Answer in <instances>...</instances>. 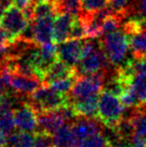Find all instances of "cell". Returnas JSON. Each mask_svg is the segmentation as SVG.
I'll list each match as a JSON object with an SVG mask.
<instances>
[{
	"label": "cell",
	"mask_w": 146,
	"mask_h": 147,
	"mask_svg": "<svg viewBox=\"0 0 146 147\" xmlns=\"http://www.w3.org/2000/svg\"><path fill=\"white\" fill-rule=\"evenodd\" d=\"M72 129L77 140V144H81L89 137L101 132L102 126L96 118L78 117L73 122Z\"/></svg>",
	"instance_id": "cell-11"
},
{
	"label": "cell",
	"mask_w": 146,
	"mask_h": 147,
	"mask_svg": "<svg viewBox=\"0 0 146 147\" xmlns=\"http://www.w3.org/2000/svg\"><path fill=\"white\" fill-rule=\"evenodd\" d=\"M109 4V0H82L81 14H90L103 9Z\"/></svg>",
	"instance_id": "cell-26"
},
{
	"label": "cell",
	"mask_w": 146,
	"mask_h": 147,
	"mask_svg": "<svg viewBox=\"0 0 146 147\" xmlns=\"http://www.w3.org/2000/svg\"><path fill=\"white\" fill-rule=\"evenodd\" d=\"M134 73L129 78L121 81L125 89L133 95L136 107L146 106V59L134 58L132 60Z\"/></svg>",
	"instance_id": "cell-5"
},
{
	"label": "cell",
	"mask_w": 146,
	"mask_h": 147,
	"mask_svg": "<svg viewBox=\"0 0 146 147\" xmlns=\"http://www.w3.org/2000/svg\"><path fill=\"white\" fill-rule=\"evenodd\" d=\"M54 147H70L77 144L75 134L70 124H63L53 134Z\"/></svg>",
	"instance_id": "cell-16"
},
{
	"label": "cell",
	"mask_w": 146,
	"mask_h": 147,
	"mask_svg": "<svg viewBox=\"0 0 146 147\" xmlns=\"http://www.w3.org/2000/svg\"><path fill=\"white\" fill-rule=\"evenodd\" d=\"M123 18L124 17L122 15H119L117 13H112L109 16H107L103 21V23H102V32H103V34H107V33L118 30Z\"/></svg>",
	"instance_id": "cell-25"
},
{
	"label": "cell",
	"mask_w": 146,
	"mask_h": 147,
	"mask_svg": "<svg viewBox=\"0 0 146 147\" xmlns=\"http://www.w3.org/2000/svg\"><path fill=\"white\" fill-rule=\"evenodd\" d=\"M2 114L0 117V129L6 134L10 135L16 128L14 119V109H1Z\"/></svg>",
	"instance_id": "cell-20"
},
{
	"label": "cell",
	"mask_w": 146,
	"mask_h": 147,
	"mask_svg": "<svg viewBox=\"0 0 146 147\" xmlns=\"http://www.w3.org/2000/svg\"><path fill=\"white\" fill-rule=\"evenodd\" d=\"M104 81V71L87 75H77L68 95L70 102H76L91 97L99 96L103 88Z\"/></svg>",
	"instance_id": "cell-2"
},
{
	"label": "cell",
	"mask_w": 146,
	"mask_h": 147,
	"mask_svg": "<svg viewBox=\"0 0 146 147\" xmlns=\"http://www.w3.org/2000/svg\"><path fill=\"white\" fill-rule=\"evenodd\" d=\"M7 144L10 147H33L34 135L30 132H13L8 135Z\"/></svg>",
	"instance_id": "cell-19"
},
{
	"label": "cell",
	"mask_w": 146,
	"mask_h": 147,
	"mask_svg": "<svg viewBox=\"0 0 146 147\" xmlns=\"http://www.w3.org/2000/svg\"><path fill=\"white\" fill-rule=\"evenodd\" d=\"M75 16L69 13H58L54 18L53 25V41L56 44L68 40L71 28L75 21Z\"/></svg>",
	"instance_id": "cell-12"
},
{
	"label": "cell",
	"mask_w": 146,
	"mask_h": 147,
	"mask_svg": "<svg viewBox=\"0 0 146 147\" xmlns=\"http://www.w3.org/2000/svg\"><path fill=\"white\" fill-rule=\"evenodd\" d=\"M130 147H146V137L134 133L130 140Z\"/></svg>",
	"instance_id": "cell-31"
},
{
	"label": "cell",
	"mask_w": 146,
	"mask_h": 147,
	"mask_svg": "<svg viewBox=\"0 0 146 147\" xmlns=\"http://www.w3.org/2000/svg\"><path fill=\"white\" fill-rule=\"evenodd\" d=\"M4 147H10L9 145H8V144H7V145H6V146H4Z\"/></svg>",
	"instance_id": "cell-39"
},
{
	"label": "cell",
	"mask_w": 146,
	"mask_h": 147,
	"mask_svg": "<svg viewBox=\"0 0 146 147\" xmlns=\"http://www.w3.org/2000/svg\"><path fill=\"white\" fill-rule=\"evenodd\" d=\"M57 55L59 60L75 68L81 60L82 39H68L57 44Z\"/></svg>",
	"instance_id": "cell-9"
},
{
	"label": "cell",
	"mask_w": 146,
	"mask_h": 147,
	"mask_svg": "<svg viewBox=\"0 0 146 147\" xmlns=\"http://www.w3.org/2000/svg\"><path fill=\"white\" fill-rule=\"evenodd\" d=\"M75 75H77L75 68L71 67V66L65 64L64 62H62L61 60L57 59L47 69L46 73L44 75L43 83L48 84L52 81H56V80L71 77V76Z\"/></svg>",
	"instance_id": "cell-15"
},
{
	"label": "cell",
	"mask_w": 146,
	"mask_h": 147,
	"mask_svg": "<svg viewBox=\"0 0 146 147\" xmlns=\"http://www.w3.org/2000/svg\"><path fill=\"white\" fill-rule=\"evenodd\" d=\"M142 22H143V31H144L146 34V21H142Z\"/></svg>",
	"instance_id": "cell-35"
},
{
	"label": "cell",
	"mask_w": 146,
	"mask_h": 147,
	"mask_svg": "<svg viewBox=\"0 0 146 147\" xmlns=\"http://www.w3.org/2000/svg\"><path fill=\"white\" fill-rule=\"evenodd\" d=\"M111 67H115L110 63L101 46V43L92 52L82 57L78 65L75 67L77 75H87L99 71H109Z\"/></svg>",
	"instance_id": "cell-6"
},
{
	"label": "cell",
	"mask_w": 146,
	"mask_h": 147,
	"mask_svg": "<svg viewBox=\"0 0 146 147\" xmlns=\"http://www.w3.org/2000/svg\"><path fill=\"white\" fill-rule=\"evenodd\" d=\"M131 122L134 127L135 134L146 137V110L137 109L130 116Z\"/></svg>",
	"instance_id": "cell-21"
},
{
	"label": "cell",
	"mask_w": 146,
	"mask_h": 147,
	"mask_svg": "<svg viewBox=\"0 0 146 147\" xmlns=\"http://www.w3.org/2000/svg\"><path fill=\"white\" fill-rule=\"evenodd\" d=\"M12 71V70H11ZM43 81L37 77H29L12 71L11 80H10V88L17 94L30 95L36 90Z\"/></svg>",
	"instance_id": "cell-13"
},
{
	"label": "cell",
	"mask_w": 146,
	"mask_h": 147,
	"mask_svg": "<svg viewBox=\"0 0 146 147\" xmlns=\"http://www.w3.org/2000/svg\"><path fill=\"white\" fill-rule=\"evenodd\" d=\"M129 2H130V0H109V6L112 8L115 13L125 17L127 15Z\"/></svg>",
	"instance_id": "cell-30"
},
{
	"label": "cell",
	"mask_w": 146,
	"mask_h": 147,
	"mask_svg": "<svg viewBox=\"0 0 146 147\" xmlns=\"http://www.w3.org/2000/svg\"><path fill=\"white\" fill-rule=\"evenodd\" d=\"M64 119L61 117L56 109L40 112L38 113V129L37 130H41L53 135L55 131L64 124Z\"/></svg>",
	"instance_id": "cell-14"
},
{
	"label": "cell",
	"mask_w": 146,
	"mask_h": 147,
	"mask_svg": "<svg viewBox=\"0 0 146 147\" xmlns=\"http://www.w3.org/2000/svg\"><path fill=\"white\" fill-rule=\"evenodd\" d=\"M0 23L14 42L21 35L29 21L24 15L23 10L13 4L0 17Z\"/></svg>",
	"instance_id": "cell-7"
},
{
	"label": "cell",
	"mask_w": 146,
	"mask_h": 147,
	"mask_svg": "<svg viewBox=\"0 0 146 147\" xmlns=\"http://www.w3.org/2000/svg\"><path fill=\"white\" fill-rule=\"evenodd\" d=\"M70 147H81L80 145H78V144H75V145H73V146H70Z\"/></svg>",
	"instance_id": "cell-37"
},
{
	"label": "cell",
	"mask_w": 146,
	"mask_h": 147,
	"mask_svg": "<svg viewBox=\"0 0 146 147\" xmlns=\"http://www.w3.org/2000/svg\"><path fill=\"white\" fill-rule=\"evenodd\" d=\"M128 35V34H127ZM129 47L134 58H145L146 34L143 30L129 34Z\"/></svg>",
	"instance_id": "cell-17"
},
{
	"label": "cell",
	"mask_w": 146,
	"mask_h": 147,
	"mask_svg": "<svg viewBox=\"0 0 146 147\" xmlns=\"http://www.w3.org/2000/svg\"><path fill=\"white\" fill-rule=\"evenodd\" d=\"M104 147H114V146H113V145H112V144H110V143H109V142H108V144H106V145H105V146H104Z\"/></svg>",
	"instance_id": "cell-36"
},
{
	"label": "cell",
	"mask_w": 146,
	"mask_h": 147,
	"mask_svg": "<svg viewBox=\"0 0 146 147\" xmlns=\"http://www.w3.org/2000/svg\"><path fill=\"white\" fill-rule=\"evenodd\" d=\"M54 6L56 14L69 13L78 17L81 13L82 0H56Z\"/></svg>",
	"instance_id": "cell-18"
},
{
	"label": "cell",
	"mask_w": 146,
	"mask_h": 147,
	"mask_svg": "<svg viewBox=\"0 0 146 147\" xmlns=\"http://www.w3.org/2000/svg\"><path fill=\"white\" fill-rule=\"evenodd\" d=\"M35 3H42V2H50V3H55L56 0H34Z\"/></svg>",
	"instance_id": "cell-34"
},
{
	"label": "cell",
	"mask_w": 146,
	"mask_h": 147,
	"mask_svg": "<svg viewBox=\"0 0 146 147\" xmlns=\"http://www.w3.org/2000/svg\"><path fill=\"white\" fill-rule=\"evenodd\" d=\"M8 143V135H6L1 129H0V147L6 146Z\"/></svg>",
	"instance_id": "cell-32"
},
{
	"label": "cell",
	"mask_w": 146,
	"mask_h": 147,
	"mask_svg": "<svg viewBox=\"0 0 146 147\" xmlns=\"http://www.w3.org/2000/svg\"><path fill=\"white\" fill-rule=\"evenodd\" d=\"M1 114H2V110H1V108H0V117H1Z\"/></svg>",
	"instance_id": "cell-38"
},
{
	"label": "cell",
	"mask_w": 146,
	"mask_h": 147,
	"mask_svg": "<svg viewBox=\"0 0 146 147\" xmlns=\"http://www.w3.org/2000/svg\"><path fill=\"white\" fill-rule=\"evenodd\" d=\"M69 96H64L54 91L48 84L42 83L29 96V103L37 113L51 111L69 102Z\"/></svg>",
	"instance_id": "cell-4"
},
{
	"label": "cell",
	"mask_w": 146,
	"mask_h": 147,
	"mask_svg": "<svg viewBox=\"0 0 146 147\" xmlns=\"http://www.w3.org/2000/svg\"><path fill=\"white\" fill-rule=\"evenodd\" d=\"M56 16V15H55ZM54 15L45 16V17L34 18L31 20L33 28L34 41L36 44L43 45L53 41V25H54Z\"/></svg>",
	"instance_id": "cell-10"
},
{
	"label": "cell",
	"mask_w": 146,
	"mask_h": 147,
	"mask_svg": "<svg viewBox=\"0 0 146 147\" xmlns=\"http://www.w3.org/2000/svg\"><path fill=\"white\" fill-rule=\"evenodd\" d=\"M76 77H77V75L63 78V79H59L56 80V81L50 82V83H48V85L54 91H56L57 93H59L61 95H64V96H67V95H69V92H70L74 82H75Z\"/></svg>",
	"instance_id": "cell-22"
},
{
	"label": "cell",
	"mask_w": 146,
	"mask_h": 147,
	"mask_svg": "<svg viewBox=\"0 0 146 147\" xmlns=\"http://www.w3.org/2000/svg\"><path fill=\"white\" fill-rule=\"evenodd\" d=\"M7 87H6V85L3 83V81H2L1 79H0V101H1V99L3 98V96L6 94V91H7Z\"/></svg>",
	"instance_id": "cell-33"
},
{
	"label": "cell",
	"mask_w": 146,
	"mask_h": 147,
	"mask_svg": "<svg viewBox=\"0 0 146 147\" xmlns=\"http://www.w3.org/2000/svg\"><path fill=\"white\" fill-rule=\"evenodd\" d=\"M145 59H146V56H145Z\"/></svg>",
	"instance_id": "cell-41"
},
{
	"label": "cell",
	"mask_w": 146,
	"mask_h": 147,
	"mask_svg": "<svg viewBox=\"0 0 146 147\" xmlns=\"http://www.w3.org/2000/svg\"><path fill=\"white\" fill-rule=\"evenodd\" d=\"M114 130L120 137L129 140V141H130L132 136L135 133L134 127H133V124L131 122L130 117H123L118 122V124L114 128Z\"/></svg>",
	"instance_id": "cell-24"
},
{
	"label": "cell",
	"mask_w": 146,
	"mask_h": 147,
	"mask_svg": "<svg viewBox=\"0 0 146 147\" xmlns=\"http://www.w3.org/2000/svg\"><path fill=\"white\" fill-rule=\"evenodd\" d=\"M33 147H54L53 136L47 132L37 130L34 132V146Z\"/></svg>",
	"instance_id": "cell-27"
},
{
	"label": "cell",
	"mask_w": 146,
	"mask_h": 147,
	"mask_svg": "<svg viewBox=\"0 0 146 147\" xmlns=\"http://www.w3.org/2000/svg\"><path fill=\"white\" fill-rule=\"evenodd\" d=\"M83 38H86L85 27H84V24L81 21V19L79 17H76L72 28H71L69 39H83Z\"/></svg>",
	"instance_id": "cell-29"
},
{
	"label": "cell",
	"mask_w": 146,
	"mask_h": 147,
	"mask_svg": "<svg viewBox=\"0 0 146 147\" xmlns=\"http://www.w3.org/2000/svg\"><path fill=\"white\" fill-rule=\"evenodd\" d=\"M130 14L134 16L133 18L135 19L146 21V0H132L129 2L127 15Z\"/></svg>",
	"instance_id": "cell-23"
},
{
	"label": "cell",
	"mask_w": 146,
	"mask_h": 147,
	"mask_svg": "<svg viewBox=\"0 0 146 147\" xmlns=\"http://www.w3.org/2000/svg\"><path fill=\"white\" fill-rule=\"evenodd\" d=\"M108 144V139L106 137L105 134L99 132V133L95 134V135L91 136L85 141H83L81 144H78L81 147H104Z\"/></svg>",
	"instance_id": "cell-28"
},
{
	"label": "cell",
	"mask_w": 146,
	"mask_h": 147,
	"mask_svg": "<svg viewBox=\"0 0 146 147\" xmlns=\"http://www.w3.org/2000/svg\"><path fill=\"white\" fill-rule=\"evenodd\" d=\"M125 106L120 98L108 90L101 91L98 99V118L103 125L114 129L122 119Z\"/></svg>",
	"instance_id": "cell-3"
},
{
	"label": "cell",
	"mask_w": 146,
	"mask_h": 147,
	"mask_svg": "<svg viewBox=\"0 0 146 147\" xmlns=\"http://www.w3.org/2000/svg\"><path fill=\"white\" fill-rule=\"evenodd\" d=\"M14 119L19 131L33 133L38 129V113L29 102H22L14 109Z\"/></svg>",
	"instance_id": "cell-8"
},
{
	"label": "cell",
	"mask_w": 146,
	"mask_h": 147,
	"mask_svg": "<svg viewBox=\"0 0 146 147\" xmlns=\"http://www.w3.org/2000/svg\"><path fill=\"white\" fill-rule=\"evenodd\" d=\"M1 28H2V26H1V23H0V29H1Z\"/></svg>",
	"instance_id": "cell-40"
},
{
	"label": "cell",
	"mask_w": 146,
	"mask_h": 147,
	"mask_svg": "<svg viewBox=\"0 0 146 147\" xmlns=\"http://www.w3.org/2000/svg\"><path fill=\"white\" fill-rule=\"evenodd\" d=\"M100 43L111 64L118 68L127 61L126 57L130 49L129 36L123 29L103 34L100 37Z\"/></svg>",
	"instance_id": "cell-1"
}]
</instances>
